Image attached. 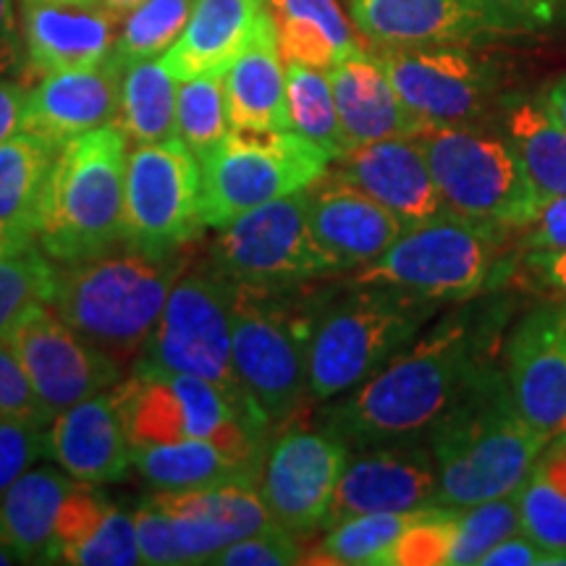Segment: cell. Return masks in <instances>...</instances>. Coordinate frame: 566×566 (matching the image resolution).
Masks as SVG:
<instances>
[{
    "label": "cell",
    "mask_w": 566,
    "mask_h": 566,
    "mask_svg": "<svg viewBox=\"0 0 566 566\" xmlns=\"http://www.w3.org/2000/svg\"><path fill=\"white\" fill-rule=\"evenodd\" d=\"M522 265L541 289L556 300H566V250L564 252H525Z\"/></svg>",
    "instance_id": "f907efd6"
},
{
    "label": "cell",
    "mask_w": 566,
    "mask_h": 566,
    "mask_svg": "<svg viewBox=\"0 0 566 566\" xmlns=\"http://www.w3.org/2000/svg\"><path fill=\"white\" fill-rule=\"evenodd\" d=\"M30 87L21 82L0 80V145L21 132Z\"/></svg>",
    "instance_id": "f5cc1de1"
},
{
    "label": "cell",
    "mask_w": 566,
    "mask_h": 566,
    "mask_svg": "<svg viewBox=\"0 0 566 566\" xmlns=\"http://www.w3.org/2000/svg\"><path fill=\"white\" fill-rule=\"evenodd\" d=\"M80 480L51 467L24 472L0 495V543L17 554L19 564H48L63 501Z\"/></svg>",
    "instance_id": "f546056e"
},
{
    "label": "cell",
    "mask_w": 566,
    "mask_h": 566,
    "mask_svg": "<svg viewBox=\"0 0 566 566\" xmlns=\"http://www.w3.org/2000/svg\"><path fill=\"white\" fill-rule=\"evenodd\" d=\"M24 71V40L13 13V0H0V76Z\"/></svg>",
    "instance_id": "816d5d0a"
},
{
    "label": "cell",
    "mask_w": 566,
    "mask_h": 566,
    "mask_svg": "<svg viewBox=\"0 0 566 566\" xmlns=\"http://www.w3.org/2000/svg\"><path fill=\"white\" fill-rule=\"evenodd\" d=\"M48 457L80 483L105 485L129 475L134 449L113 388L55 415L48 428Z\"/></svg>",
    "instance_id": "d4e9b609"
},
{
    "label": "cell",
    "mask_w": 566,
    "mask_h": 566,
    "mask_svg": "<svg viewBox=\"0 0 566 566\" xmlns=\"http://www.w3.org/2000/svg\"><path fill=\"white\" fill-rule=\"evenodd\" d=\"M504 370L522 412L537 433L566 430V300L535 304L516 321L504 352Z\"/></svg>",
    "instance_id": "d6986e66"
},
{
    "label": "cell",
    "mask_w": 566,
    "mask_h": 566,
    "mask_svg": "<svg viewBox=\"0 0 566 566\" xmlns=\"http://www.w3.org/2000/svg\"><path fill=\"white\" fill-rule=\"evenodd\" d=\"M506 137L514 142L537 202L566 195V126L541 103H520L506 116Z\"/></svg>",
    "instance_id": "d590c367"
},
{
    "label": "cell",
    "mask_w": 566,
    "mask_h": 566,
    "mask_svg": "<svg viewBox=\"0 0 566 566\" xmlns=\"http://www.w3.org/2000/svg\"><path fill=\"white\" fill-rule=\"evenodd\" d=\"M558 564L556 556H551L541 543H535L525 530L516 533L506 541H501L499 546L488 551L480 566H548Z\"/></svg>",
    "instance_id": "681fc988"
},
{
    "label": "cell",
    "mask_w": 566,
    "mask_h": 566,
    "mask_svg": "<svg viewBox=\"0 0 566 566\" xmlns=\"http://www.w3.org/2000/svg\"><path fill=\"white\" fill-rule=\"evenodd\" d=\"M522 252L566 250V195L537 205L535 216L520 231Z\"/></svg>",
    "instance_id": "c3c4849f"
},
{
    "label": "cell",
    "mask_w": 566,
    "mask_h": 566,
    "mask_svg": "<svg viewBox=\"0 0 566 566\" xmlns=\"http://www.w3.org/2000/svg\"><path fill=\"white\" fill-rule=\"evenodd\" d=\"M59 265L40 250L34 239L11 242L0 239V336L19 321L27 310L51 304Z\"/></svg>",
    "instance_id": "f35d334b"
},
{
    "label": "cell",
    "mask_w": 566,
    "mask_h": 566,
    "mask_svg": "<svg viewBox=\"0 0 566 566\" xmlns=\"http://www.w3.org/2000/svg\"><path fill=\"white\" fill-rule=\"evenodd\" d=\"M454 516L451 506H424L417 512L412 525L396 543L388 566H436L449 564L451 541H454Z\"/></svg>",
    "instance_id": "7bdbcfd3"
},
{
    "label": "cell",
    "mask_w": 566,
    "mask_h": 566,
    "mask_svg": "<svg viewBox=\"0 0 566 566\" xmlns=\"http://www.w3.org/2000/svg\"><path fill=\"white\" fill-rule=\"evenodd\" d=\"M6 338L53 420L63 409L122 384L124 365L63 323L51 304L27 310Z\"/></svg>",
    "instance_id": "9a60e30c"
},
{
    "label": "cell",
    "mask_w": 566,
    "mask_h": 566,
    "mask_svg": "<svg viewBox=\"0 0 566 566\" xmlns=\"http://www.w3.org/2000/svg\"><path fill=\"white\" fill-rule=\"evenodd\" d=\"M265 459L244 457L208 438L158 443L134 451V470L153 491H192L237 480L260 483Z\"/></svg>",
    "instance_id": "4dcf8cb0"
},
{
    "label": "cell",
    "mask_w": 566,
    "mask_h": 566,
    "mask_svg": "<svg viewBox=\"0 0 566 566\" xmlns=\"http://www.w3.org/2000/svg\"><path fill=\"white\" fill-rule=\"evenodd\" d=\"M132 449L208 438L244 457L265 459L258 433L210 380L187 373H132L113 388Z\"/></svg>",
    "instance_id": "8fae6325"
},
{
    "label": "cell",
    "mask_w": 566,
    "mask_h": 566,
    "mask_svg": "<svg viewBox=\"0 0 566 566\" xmlns=\"http://www.w3.org/2000/svg\"><path fill=\"white\" fill-rule=\"evenodd\" d=\"M223 87L233 129H292L286 108V66H283L279 32H275L271 11L260 19L252 40L226 69Z\"/></svg>",
    "instance_id": "4316f807"
},
{
    "label": "cell",
    "mask_w": 566,
    "mask_h": 566,
    "mask_svg": "<svg viewBox=\"0 0 566 566\" xmlns=\"http://www.w3.org/2000/svg\"><path fill=\"white\" fill-rule=\"evenodd\" d=\"M197 0H145L122 19L111 55L129 69L132 63L160 59L187 30Z\"/></svg>",
    "instance_id": "ab89813d"
},
{
    "label": "cell",
    "mask_w": 566,
    "mask_h": 566,
    "mask_svg": "<svg viewBox=\"0 0 566 566\" xmlns=\"http://www.w3.org/2000/svg\"><path fill=\"white\" fill-rule=\"evenodd\" d=\"M436 457L424 438L352 449L321 530L359 514L415 512L438 504Z\"/></svg>",
    "instance_id": "e0dca14e"
},
{
    "label": "cell",
    "mask_w": 566,
    "mask_h": 566,
    "mask_svg": "<svg viewBox=\"0 0 566 566\" xmlns=\"http://www.w3.org/2000/svg\"><path fill=\"white\" fill-rule=\"evenodd\" d=\"M522 530L566 564V430L548 438L520 488Z\"/></svg>",
    "instance_id": "836d02e7"
},
{
    "label": "cell",
    "mask_w": 566,
    "mask_h": 566,
    "mask_svg": "<svg viewBox=\"0 0 566 566\" xmlns=\"http://www.w3.org/2000/svg\"><path fill=\"white\" fill-rule=\"evenodd\" d=\"M499 313L467 300L424 328L365 384L315 412L317 428L349 449L424 438L488 359L495 357Z\"/></svg>",
    "instance_id": "6da1fadb"
},
{
    "label": "cell",
    "mask_w": 566,
    "mask_h": 566,
    "mask_svg": "<svg viewBox=\"0 0 566 566\" xmlns=\"http://www.w3.org/2000/svg\"><path fill=\"white\" fill-rule=\"evenodd\" d=\"M302 546L300 535L281 527L279 522L268 525L258 533L242 537V541L226 546L221 554L212 558V566H286L300 564Z\"/></svg>",
    "instance_id": "ee69618b"
},
{
    "label": "cell",
    "mask_w": 566,
    "mask_h": 566,
    "mask_svg": "<svg viewBox=\"0 0 566 566\" xmlns=\"http://www.w3.org/2000/svg\"><path fill=\"white\" fill-rule=\"evenodd\" d=\"M491 3L501 6L504 11L514 13V17H520L525 21H530V19L541 21V19H546L551 11H554V6L558 3V0H491Z\"/></svg>",
    "instance_id": "db71d44e"
},
{
    "label": "cell",
    "mask_w": 566,
    "mask_h": 566,
    "mask_svg": "<svg viewBox=\"0 0 566 566\" xmlns=\"http://www.w3.org/2000/svg\"><path fill=\"white\" fill-rule=\"evenodd\" d=\"M24 40V76L55 74L101 63L116 42V24L105 0H17Z\"/></svg>",
    "instance_id": "ffe728a7"
},
{
    "label": "cell",
    "mask_w": 566,
    "mask_h": 566,
    "mask_svg": "<svg viewBox=\"0 0 566 566\" xmlns=\"http://www.w3.org/2000/svg\"><path fill=\"white\" fill-rule=\"evenodd\" d=\"M108 3V9L113 11V17H116L118 21L129 17V13L137 9V6L145 3V0H105Z\"/></svg>",
    "instance_id": "9f6ffc18"
},
{
    "label": "cell",
    "mask_w": 566,
    "mask_h": 566,
    "mask_svg": "<svg viewBox=\"0 0 566 566\" xmlns=\"http://www.w3.org/2000/svg\"><path fill=\"white\" fill-rule=\"evenodd\" d=\"M286 108L289 126L328 150L331 158H338L352 147L338 118L331 74L325 69L286 61Z\"/></svg>",
    "instance_id": "8d00e7d4"
},
{
    "label": "cell",
    "mask_w": 566,
    "mask_h": 566,
    "mask_svg": "<svg viewBox=\"0 0 566 566\" xmlns=\"http://www.w3.org/2000/svg\"><path fill=\"white\" fill-rule=\"evenodd\" d=\"M328 74L349 145L412 137L424 126L401 101L375 53H352L349 59L328 69Z\"/></svg>",
    "instance_id": "83f0119b"
},
{
    "label": "cell",
    "mask_w": 566,
    "mask_h": 566,
    "mask_svg": "<svg viewBox=\"0 0 566 566\" xmlns=\"http://www.w3.org/2000/svg\"><path fill=\"white\" fill-rule=\"evenodd\" d=\"M233 283V365L265 420L292 422L307 399V352L331 289Z\"/></svg>",
    "instance_id": "8992f818"
},
{
    "label": "cell",
    "mask_w": 566,
    "mask_h": 566,
    "mask_svg": "<svg viewBox=\"0 0 566 566\" xmlns=\"http://www.w3.org/2000/svg\"><path fill=\"white\" fill-rule=\"evenodd\" d=\"M48 564H142L134 516L92 483H76L63 501Z\"/></svg>",
    "instance_id": "484cf974"
},
{
    "label": "cell",
    "mask_w": 566,
    "mask_h": 566,
    "mask_svg": "<svg viewBox=\"0 0 566 566\" xmlns=\"http://www.w3.org/2000/svg\"><path fill=\"white\" fill-rule=\"evenodd\" d=\"M9 564H19V558L11 548H6L3 543H0V566H9Z\"/></svg>",
    "instance_id": "6f0895ef"
},
{
    "label": "cell",
    "mask_w": 566,
    "mask_h": 566,
    "mask_svg": "<svg viewBox=\"0 0 566 566\" xmlns=\"http://www.w3.org/2000/svg\"><path fill=\"white\" fill-rule=\"evenodd\" d=\"M153 499L171 516L184 564H210L226 546L275 522L252 480L155 491Z\"/></svg>",
    "instance_id": "7402d4cb"
},
{
    "label": "cell",
    "mask_w": 566,
    "mask_h": 566,
    "mask_svg": "<svg viewBox=\"0 0 566 566\" xmlns=\"http://www.w3.org/2000/svg\"><path fill=\"white\" fill-rule=\"evenodd\" d=\"M55 155L59 150L30 132L0 145V239L38 242L40 200Z\"/></svg>",
    "instance_id": "d6a6232c"
},
{
    "label": "cell",
    "mask_w": 566,
    "mask_h": 566,
    "mask_svg": "<svg viewBox=\"0 0 566 566\" xmlns=\"http://www.w3.org/2000/svg\"><path fill=\"white\" fill-rule=\"evenodd\" d=\"M48 454V428L0 417V495Z\"/></svg>",
    "instance_id": "bcb514c9"
},
{
    "label": "cell",
    "mask_w": 566,
    "mask_h": 566,
    "mask_svg": "<svg viewBox=\"0 0 566 566\" xmlns=\"http://www.w3.org/2000/svg\"><path fill=\"white\" fill-rule=\"evenodd\" d=\"M268 9L275 19L283 61L328 71L363 51L338 0H268Z\"/></svg>",
    "instance_id": "1f68e13d"
},
{
    "label": "cell",
    "mask_w": 566,
    "mask_h": 566,
    "mask_svg": "<svg viewBox=\"0 0 566 566\" xmlns=\"http://www.w3.org/2000/svg\"><path fill=\"white\" fill-rule=\"evenodd\" d=\"M268 11V0H197L187 30L160 59L179 82L226 74Z\"/></svg>",
    "instance_id": "f1b7e54d"
},
{
    "label": "cell",
    "mask_w": 566,
    "mask_h": 566,
    "mask_svg": "<svg viewBox=\"0 0 566 566\" xmlns=\"http://www.w3.org/2000/svg\"><path fill=\"white\" fill-rule=\"evenodd\" d=\"M424 509V506H422ZM415 512H378V514H359L338 525L323 530V541L317 543L313 562L321 564H342V566H388L391 554L405 535V530L412 525Z\"/></svg>",
    "instance_id": "74e56055"
},
{
    "label": "cell",
    "mask_w": 566,
    "mask_h": 566,
    "mask_svg": "<svg viewBox=\"0 0 566 566\" xmlns=\"http://www.w3.org/2000/svg\"><path fill=\"white\" fill-rule=\"evenodd\" d=\"M129 137L116 122L55 155L38 212V244L55 265L82 263L124 244Z\"/></svg>",
    "instance_id": "5b68a950"
},
{
    "label": "cell",
    "mask_w": 566,
    "mask_h": 566,
    "mask_svg": "<svg viewBox=\"0 0 566 566\" xmlns=\"http://www.w3.org/2000/svg\"><path fill=\"white\" fill-rule=\"evenodd\" d=\"M328 150L294 129H231L202 166V221L221 229L260 205L302 192L328 174Z\"/></svg>",
    "instance_id": "30bf717a"
},
{
    "label": "cell",
    "mask_w": 566,
    "mask_h": 566,
    "mask_svg": "<svg viewBox=\"0 0 566 566\" xmlns=\"http://www.w3.org/2000/svg\"><path fill=\"white\" fill-rule=\"evenodd\" d=\"M412 137L449 210L509 237L535 216L541 202L506 132L488 129L483 122L424 124Z\"/></svg>",
    "instance_id": "ba28073f"
},
{
    "label": "cell",
    "mask_w": 566,
    "mask_h": 566,
    "mask_svg": "<svg viewBox=\"0 0 566 566\" xmlns=\"http://www.w3.org/2000/svg\"><path fill=\"white\" fill-rule=\"evenodd\" d=\"M441 313V302L386 286L334 289L315 321L307 352V399H336L391 363Z\"/></svg>",
    "instance_id": "277c9868"
},
{
    "label": "cell",
    "mask_w": 566,
    "mask_h": 566,
    "mask_svg": "<svg viewBox=\"0 0 566 566\" xmlns=\"http://www.w3.org/2000/svg\"><path fill=\"white\" fill-rule=\"evenodd\" d=\"M352 21L378 48L470 45L525 27L491 0H352Z\"/></svg>",
    "instance_id": "ac0fdd59"
},
{
    "label": "cell",
    "mask_w": 566,
    "mask_h": 566,
    "mask_svg": "<svg viewBox=\"0 0 566 566\" xmlns=\"http://www.w3.org/2000/svg\"><path fill=\"white\" fill-rule=\"evenodd\" d=\"M233 129L226 105L223 74H202L179 82L176 95V137L205 160Z\"/></svg>",
    "instance_id": "60d3db41"
},
{
    "label": "cell",
    "mask_w": 566,
    "mask_h": 566,
    "mask_svg": "<svg viewBox=\"0 0 566 566\" xmlns=\"http://www.w3.org/2000/svg\"><path fill=\"white\" fill-rule=\"evenodd\" d=\"M307 218L317 244L342 273L373 263L407 229L391 210L331 168L307 187Z\"/></svg>",
    "instance_id": "603a6c76"
},
{
    "label": "cell",
    "mask_w": 566,
    "mask_h": 566,
    "mask_svg": "<svg viewBox=\"0 0 566 566\" xmlns=\"http://www.w3.org/2000/svg\"><path fill=\"white\" fill-rule=\"evenodd\" d=\"M189 265L192 254L187 247L171 254H147L118 244L82 263L59 265L51 307L97 349L122 365L134 363Z\"/></svg>",
    "instance_id": "3957f363"
},
{
    "label": "cell",
    "mask_w": 566,
    "mask_h": 566,
    "mask_svg": "<svg viewBox=\"0 0 566 566\" xmlns=\"http://www.w3.org/2000/svg\"><path fill=\"white\" fill-rule=\"evenodd\" d=\"M132 516H134V530H137L142 564L147 566L184 564L171 516L163 512V506L153 499V495H147L145 501H139Z\"/></svg>",
    "instance_id": "7dc6e473"
},
{
    "label": "cell",
    "mask_w": 566,
    "mask_h": 566,
    "mask_svg": "<svg viewBox=\"0 0 566 566\" xmlns=\"http://www.w3.org/2000/svg\"><path fill=\"white\" fill-rule=\"evenodd\" d=\"M331 171L357 184L373 200L391 210L407 229L446 210L428 158L415 137H388L352 145L334 158Z\"/></svg>",
    "instance_id": "cb8c5ba5"
},
{
    "label": "cell",
    "mask_w": 566,
    "mask_h": 566,
    "mask_svg": "<svg viewBox=\"0 0 566 566\" xmlns=\"http://www.w3.org/2000/svg\"><path fill=\"white\" fill-rule=\"evenodd\" d=\"M0 417H13L40 428H51L53 422V415L42 407L30 375L6 336H0Z\"/></svg>",
    "instance_id": "f6af8a7d"
},
{
    "label": "cell",
    "mask_w": 566,
    "mask_h": 566,
    "mask_svg": "<svg viewBox=\"0 0 566 566\" xmlns=\"http://www.w3.org/2000/svg\"><path fill=\"white\" fill-rule=\"evenodd\" d=\"M543 108L548 111L551 118H556L558 124L566 126V74L562 80H556L551 87L546 90V95H543L541 101Z\"/></svg>",
    "instance_id": "11a10c76"
},
{
    "label": "cell",
    "mask_w": 566,
    "mask_h": 566,
    "mask_svg": "<svg viewBox=\"0 0 566 566\" xmlns=\"http://www.w3.org/2000/svg\"><path fill=\"white\" fill-rule=\"evenodd\" d=\"M205 229L197 155L179 137L134 147L126 166L124 244L147 254H171Z\"/></svg>",
    "instance_id": "4fadbf2b"
},
{
    "label": "cell",
    "mask_w": 566,
    "mask_h": 566,
    "mask_svg": "<svg viewBox=\"0 0 566 566\" xmlns=\"http://www.w3.org/2000/svg\"><path fill=\"white\" fill-rule=\"evenodd\" d=\"M352 449L325 430L286 428L268 441L260 495L281 527L296 535L323 527Z\"/></svg>",
    "instance_id": "2e32d148"
},
{
    "label": "cell",
    "mask_w": 566,
    "mask_h": 566,
    "mask_svg": "<svg viewBox=\"0 0 566 566\" xmlns=\"http://www.w3.org/2000/svg\"><path fill=\"white\" fill-rule=\"evenodd\" d=\"M388 80L422 124L483 122L499 74L464 45L378 48Z\"/></svg>",
    "instance_id": "5bb4252c"
},
{
    "label": "cell",
    "mask_w": 566,
    "mask_h": 566,
    "mask_svg": "<svg viewBox=\"0 0 566 566\" xmlns=\"http://www.w3.org/2000/svg\"><path fill=\"white\" fill-rule=\"evenodd\" d=\"M208 263L229 281L250 286H296L342 273L310 229L307 189L221 226Z\"/></svg>",
    "instance_id": "7c38bea8"
},
{
    "label": "cell",
    "mask_w": 566,
    "mask_h": 566,
    "mask_svg": "<svg viewBox=\"0 0 566 566\" xmlns=\"http://www.w3.org/2000/svg\"><path fill=\"white\" fill-rule=\"evenodd\" d=\"M424 441L441 480L438 504L464 509L520 491L548 438L516 405L504 365L491 357Z\"/></svg>",
    "instance_id": "7a4b0ae2"
},
{
    "label": "cell",
    "mask_w": 566,
    "mask_h": 566,
    "mask_svg": "<svg viewBox=\"0 0 566 566\" xmlns=\"http://www.w3.org/2000/svg\"><path fill=\"white\" fill-rule=\"evenodd\" d=\"M231 302L233 281L208 260L189 265L176 281L150 342L132 363V373H187L210 380L258 433L268 436L271 422L247 394L233 365Z\"/></svg>",
    "instance_id": "52a82bcc"
},
{
    "label": "cell",
    "mask_w": 566,
    "mask_h": 566,
    "mask_svg": "<svg viewBox=\"0 0 566 566\" xmlns=\"http://www.w3.org/2000/svg\"><path fill=\"white\" fill-rule=\"evenodd\" d=\"M124 66L113 55L82 69L55 71L30 87L21 132L63 150L82 134L113 124L122 103Z\"/></svg>",
    "instance_id": "44dd1931"
},
{
    "label": "cell",
    "mask_w": 566,
    "mask_h": 566,
    "mask_svg": "<svg viewBox=\"0 0 566 566\" xmlns=\"http://www.w3.org/2000/svg\"><path fill=\"white\" fill-rule=\"evenodd\" d=\"M176 95H179V80L168 71L163 59L132 63L129 69H124L116 124L134 145L174 139Z\"/></svg>",
    "instance_id": "e575fe53"
},
{
    "label": "cell",
    "mask_w": 566,
    "mask_h": 566,
    "mask_svg": "<svg viewBox=\"0 0 566 566\" xmlns=\"http://www.w3.org/2000/svg\"><path fill=\"white\" fill-rule=\"evenodd\" d=\"M506 239V231L446 208L405 229L380 258L357 268L349 281L386 283L441 304L475 300L491 289Z\"/></svg>",
    "instance_id": "9c48e42d"
},
{
    "label": "cell",
    "mask_w": 566,
    "mask_h": 566,
    "mask_svg": "<svg viewBox=\"0 0 566 566\" xmlns=\"http://www.w3.org/2000/svg\"><path fill=\"white\" fill-rule=\"evenodd\" d=\"M516 533H522L520 491L457 509L449 566L480 564L488 551Z\"/></svg>",
    "instance_id": "b9f144b4"
}]
</instances>
